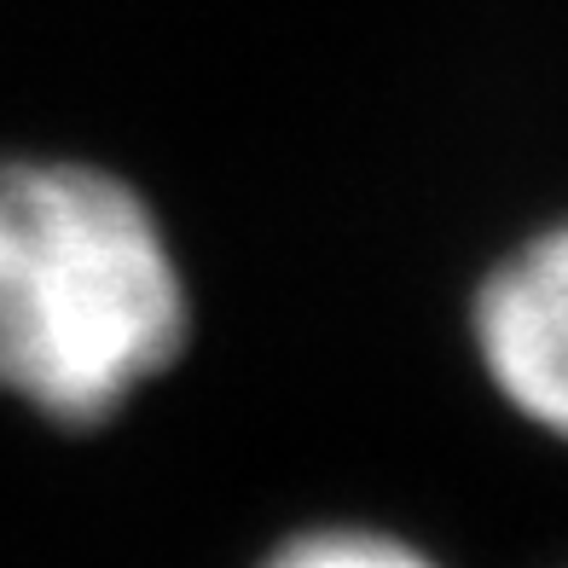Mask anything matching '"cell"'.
<instances>
[{
	"mask_svg": "<svg viewBox=\"0 0 568 568\" xmlns=\"http://www.w3.org/2000/svg\"><path fill=\"white\" fill-rule=\"evenodd\" d=\"M255 568H447V562L429 557L418 539H406L395 528L320 523V528H302L291 539H278Z\"/></svg>",
	"mask_w": 568,
	"mask_h": 568,
	"instance_id": "3957f363",
	"label": "cell"
},
{
	"mask_svg": "<svg viewBox=\"0 0 568 568\" xmlns=\"http://www.w3.org/2000/svg\"><path fill=\"white\" fill-rule=\"evenodd\" d=\"M192 284L151 197L99 163H0V395L99 429L174 372Z\"/></svg>",
	"mask_w": 568,
	"mask_h": 568,
	"instance_id": "6da1fadb",
	"label": "cell"
},
{
	"mask_svg": "<svg viewBox=\"0 0 568 568\" xmlns=\"http://www.w3.org/2000/svg\"><path fill=\"white\" fill-rule=\"evenodd\" d=\"M476 366L528 429L568 442V215L528 232L470 296Z\"/></svg>",
	"mask_w": 568,
	"mask_h": 568,
	"instance_id": "7a4b0ae2",
	"label": "cell"
}]
</instances>
